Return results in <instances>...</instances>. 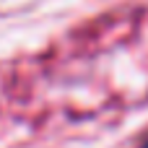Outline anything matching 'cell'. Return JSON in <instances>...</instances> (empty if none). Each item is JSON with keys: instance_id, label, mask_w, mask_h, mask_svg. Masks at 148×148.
<instances>
[{"instance_id": "6da1fadb", "label": "cell", "mask_w": 148, "mask_h": 148, "mask_svg": "<svg viewBox=\"0 0 148 148\" xmlns=\"http://www.w3.org/2000/svg\"><path fill=\"white\" fill-rule=\"evenodd\" d=\"M140 148H148V138H146V140H143V146H140Z\"/></svg>"}]
</instances>
